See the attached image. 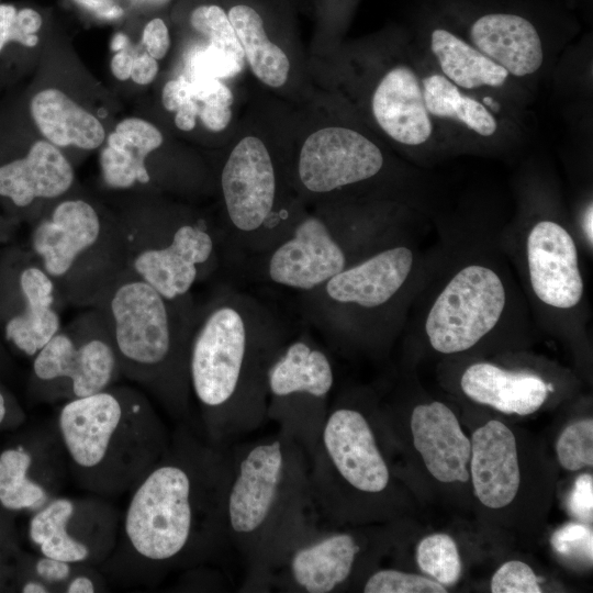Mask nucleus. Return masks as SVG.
I'll return each instance as SVG.
<instances>
[{
  "label": "nucleus",
  "mask_w": 593,
  "mask_h": 593,
  "mask_svg": "<svg viewBox=\"0 0 593 593\" xmlns=\"http://www.w3.org/2000/svg\"><path fill=\"white\" fill-rule=\"evenodd\" d=\"M74 184L72 165L46 139L33 143L22 156L0 163V201L7 205V216L18 223H33Z\"/></svg>",
  "instance_id": "nucleus-19"
},
{
  "label": "nucleus",
  "mask_w": 593,
  "mask_h": 593,
  "mask_svg": "<svg viewBox=\"0 0 593 593\" xmlns=\"http://www.w3.org/2000/svg\"><path fill=\"white\" fill-rule=\"evenodd\" d=\"M19 225L16 221L0 214V244H10Z\"/></svg>",
  "instance_id": "nucleus-51"
},
{
  "label": "nucleus",
  "mask_w": 593,
  "mask_h": 593,
  "mask_svg": "<svg viewBox=\"0 0 593 593\" xmlns=\"http://www.w3.org/2000/svg\"><path fill=\"white\" fill-rule=\"evenodd\" d=\"M56 436L76 483L102 496L130 492L171 439L150 400L118 384L64 402Z\"/></svg>",
  "instance_id": "nucleus-4"
},
{
  "label": "nucleus",
  "mask_w": 593,
  "mask_h": 593,
  "mask_svg": "<svg viewBox=\"0 0 593 593\" xmlns=\"http://www.w3.org/2000/svg\"><path fill=\"white\" fill-rule=\"evenodd\" d=\"M284 337L247 295L223 291L198 307L188 354L191 399L204 439L228 446L267 419V370Z\"/></svg>",
  "instance_id": "nucleus-2"
},
{
  "label": "nucleus",
  "mask_w": 593,
  "mask_h": 593,
  "mask_svg": "<svg viewBox=\"0 0 593 593\" xmlns=\"http://www.w3.org/2000/svg\"><path fill=\"white\" fill-rule=\"evenodd\" d=\"M592 222H593V208H592V203H590V205L586 208L584 212L582 226H583V232L586 237V240L588 243H590L591 246L593 243V223Z\"/></svg>",
  "instance_id": "nucleus-54"
},
{
  "label": "nucleus",
  "mask_w": 593,
  "mask_h": 593,
  "mask_svg": "<svg viewBox=\"0 0 593 593\" xmlns=\"http://www.w3.org/2000/svg\"><path fill=\"white\" fill-rule=\"evenodd\" d=\"M192 98L191 81L184 76H179L167 81L163 88L161 102L169 112H176L183 103Z\"/></svg>",
  "instance_id": "nucleus-44"
},
{
  "label": "nucleus",
  "mask_w": 593,
  "mask_h": 593,
  "mask_svg": "<svg viewBox=\"0 0 593 593\" xmlns=\"http://www.w3.org/2000/svg\"><path fill=\"white\" fill-rule=\"evenodd\" d=\"M507 298L504 280L492 267L469 264L460 268L426 314L429 345L446 355L474 347L501 322Z\"/></svg>",
  "instance_id": "nucleus-12"
},
{
  "label": "nucleus",
  "mask_w": 593,
  "mask_h": 593,
  "mask_svg": "<svg viewBox=\"0 0 593 593\" xmlns=\"http://www.w3.org/2000/svg\"><path fill=\"white\" fill-rule=\"evenodd\" d=\"M15 403L11 395L0 385V426L10 414H13Z\"/></svg>",
  "instance_id": "nucleus-52"
},
{
  "label": "nucleus",
  "mask_w": 593,
  "mask_h": 593,
  "mask_svg": "<svg viewBox=\"0 0 593 593\" xmlns=\"http://www.w3.org/2000/svg\"><path fill=\"white\" fill-rule=\"evenodd\" d=\"M430 47L443 72L456 86L466 89L500 87L508 76L502 66L446 30L437 29L432 33Z\"/></svg>",
  "instance_id": "nucleus-30"
},
{
  "label": "nucleus",
  "mask_w": 593,
  "mask_h": 593,
  "mask_svg": "<svg viewBox=\"0 0 593 593\" xmlns=\"http://www.w3.org/2000/svg\"><path fill=\"white\" fill-rule=\"evenodd\" d=\"M227 549L240 559V592H265L269 572L310 530L321 525L309 479V458L287 433L227 446L222 495Z\"/></svg>",
  "instance_id": "nucleus-3"
},
{
  "label": "nucleus",
  "mask_w": 593,
  "mask_h": 593,
  "mask_svg": "<svg viewBox=\"0 0 593 593\" xmlns=\"http://www.w3.org/2000/svg\"><path fill=\"white\" fill-rule=\"evenodd\" d=\"M200 105L199 102L194 99L189 100L183 103L177 111L175 115L176 126L184 132H189L194 128L197 118L199 116Z\"/></svg>",
  "instance_id": "nucleus-48"
},
{
  "label": "nucleus",
  "mask_w": 593,
  "mask_h": 593,
  "mask_svg": "<svg viewBox=\"0 0 593 593\" xmlns=\"http://www.w3.org/2000/svg\"><path fill=\"white\" fill-rule=\"evenodd\" d=\"M344 233L320 215H303L267 254L266 275L281 287L311 292L351 264Z\"/></svg>",
  "instance_id": "nucleus-17"
},
{
  "label": "nucleus",
  "mask_w": 593,
  "mask_h": 593,
  "mask_svg": "<svg viewBox=\"0 0 593 593\" xmlns=\"http://www.w3.org/2000/svg\"><path fill=\"white\" fill-rule=\"evenodd\" d=\"M470 35L482 54L514 76L533 74L542 64L540 37L535 26L519 15H483L473 23Z\"/></svg>",
  "instance_id": "nucleus-26"
},
{
  "label": "nucleus",
  "mask_w": 593,
  "mask_h": 593,
  "mask_svg": "<svg viewBox=\"0 0 593 593\" xmlns=\"http://www.w3.org/2000/svg\"><path fill=\"white\" fill-rule=\"evenodd\" d=\"M23 593H48L53 592L52 589L43 581L33 578L24 582L21 588Z\"/></svg>",
  "instance_id": "nucleus-53"
},
{
  "label": "nucleus",
  "mask_w": 593,
  "mask_h": 593,
  "mask_svg": "<svg viewBox=\"0 0 593 593\" xmlns=\"http://www.w3.org/2000/svg\"><path fill=\"white\" fill-rule=\"evenodd\" d=\"M90 12L102 18H118L123 13L112 0H74Z\"/></svg>",
  "instance_id": "nucleus-49"
},
{
  "label": "nucleus",
  "mask_w": 593,
  "mask_h": 593,
  "mask_svg": "<svg viewBox=\"0 0 593 593\" xmlns=\"http://www.w3.org/2000/svg\"><path fill=\"white\" fill-rule=\"evenodd\" d=\"M371 109L379 126L401 144L419 145L432 135L423 90L409 67H394L382 77L373 92Z\"/></svg>",
  "instance_id": "nucleus-24"
},
{
  "label": "nucleus",
  "mask_w": 593,
  "mask_h": 593,
  "mask_svg": "<svg viewBox=\"0 0 593 593\" xmlns=\"http://www.w3.org/2000/svg\"><path fill=\"white\" fill-rule=\"evenodd\" d=\"M220 187L228 234L251 251L268 253L301 219L278 208L276 168L256 136H245L233 147L222 167Z\"/></svg>",
  "instance_id": "nucleus-10"
},
{
  "label": "nucleus",
  "mask_w": 593,
  "mask_h": 593,
  "mask_svg": "<svg viewBox=\"0 0 593 593\" xmlns=\"http://www.w3.org/2000/svg\"><path fill=\"white\" fill-rule=\"evenodd\" d=\"M79 566L67 561L40 555L34 562L35 578L53 589H64Z\"/></svg>",
  "instance_id": "nucleus-41"
},
{
  "label": "nucleus",
  "mask_w": 593,
  "mask_h": 593,
  "mask_svg": "<svg viewBox=\"0 0 593 593\" xmlns=\"http://www.w3.org/2000/svg\"><path fill=\"white\" fill-rule=\"evenodd\" d=\"M362 542L350 530L323 524L299 539L268 574L265 592L333 593L356 573Z\"/></svg>",
  "instance_id": "nucleus-16"
},
{
  "label": "nucleus",
  "mask_w": 593,
  "mask_h": 593,
  "mask_svg": "<svg viewBox=\"0 0 593 593\" xmlns=\"http://www.w3.org/2000/svg\"><path fill=\"white\" fill-rule=\"evenodd\" d=\"M571 514L582 523L593 519V477L584 473L579 475L573 484L568 500Z\"/></svg>",
  "instance_id": "nucleus-42"
},
{
  "label": "nucleus",
  "mask_w": 593,
  "mask_h": 593,
  "mask_svg": "<svg viewBox=\"0 0 593 593\" xmlns=\"http://www.w3.org/2000/svg\"><path fill=\"white\" fill-rule=\"evenodd\" d=\"M30 225L26 247L64 304L94 307L128 268L118 216L87 198L68 193Z\"/></svg>",
  "instance_id": "nucleus-7"
},
{
  "label": "nucleus",
  "mask_w": 593,
  "mask_h": 593,
  "mask_svg": "<svg viewBox=\"0 0 593 593\" xmlns=\"http://www.w3.org/2000/svg\"><path fill=\"white\" fill-rule=\"evenodd\" d=\"M267 419L312 454L321 434L335 374L326 353L302 336L284 342L267 370Z\"/></svg>",
  "instance_id": "nucleus-11"
},
{
  "label": "nucleus",
  "mask_w": 593,
  "mask_h": 593,
  "mask_svg": "<svg viewBox=\"0 0 593 593\" xmlns=\"http://www.w3.org/2000/svg\"><path fill=\"white\" fill-rule=\"evenodd\" d=\"M482 101H483V103H485L486 105H489V107L493 108L495 111H497L499 105H497V103H496L492 98L485 97V98H483Z\"/></svg>",
  "instance_id": "nucleus-56"
},
{
  "label": "nucleus",
  "mask_w": 593,
  "mask_h": 593,
  "mask_svg": "<svg viewBox=\"0 0 593 593\" xmlns=\"http://www.w3.org/2000/svg\"><path fill=\"white\" fill-rule=\"evenodd\" d=\"M94 307L107 322L121 376L176 418H188V354L198 310L192 295L168 299L127 268Z\"/></svg>",
  "instance_id": "nucleus-5"
},
{
  "label": "nucleus",
  "mask_w": 593,
  "mask_h": 593,
  "mask_svg": "<svg viewBox=\"0 0 593 593\" xmlns=\"http://www.w3.org/2000/svg\"><path fill=\"white\" fill-rule=\"evenodd\" d=\"M120 522L116 510L103 500L55 496L33 513L29 538L40 555L92 567L112 555Z\"/></svg>",
  "instance_id": "nucleus-15"
},
{
  "label": "nucleus",
  "mask_w": 593,
  "mask_h": 593,
  "mask_svg": "<svg viewBox=\"0 0 593 593\" xmlns=\"http://www.w3.org/2000/svg\"><path fill=\"white\" fill-rule=\"evenodd\" d=\"M5 361H7V354L4 351V347H3V344H2V338L0 336V369L4 367Z\"/></svg>",
  "instance_id": "nucleus-55"
},
{
  "label": "nucleus",
  "mask_w": 593,
  "mask_h": 593,
  "mask_svg": "<svg viewBox=\"0 0 593 593\" xmlns=\"http://www.w3.org/2000/svg\"><path fill=\"white\" fill-rule=\"evenodd\" d=\"M192 66L194 76L214 78L234 76L243 68L233 57L211 46L194 56Z\"/></svg>",
  "instance_id": "nucleus-39"
},
{
  "label": "nucleus",
  "mask_w": 593,
  "mask_h": 593,
  "mask_svg": "<svg viewBox=\"0 0 593 593\" xmlns=\"http://www.w3.org/2000/svg\"><path fill=\"white\" fill-rule=\"evenodd\" d=\"M383 155L362 134L347 127H322L305 138L298 160L296 178L312 194H327L368 180L380 172Z\"/></svg>",
  "instance_id": "nucleus-18"
},
{
  "label": "nucleus",
  "mask_w": 593,
  "mask_h": 593,
  "mask_svg": "<svg viewBox=\"0 0 593 593\" xmlns=\"http://www.w3.org/2000/svg\"><path fill=\"white\" fill-rule=\"evenodd\" d=\"M529 283L537 299L553 309L577 306L584 291L579 254L572 235L559 223L534 224L526 239Z\"/></svg>",
  "instance_id": "nucleus-20"
},
{
  "label": "nucleus",
  "mask_w": 593,
  "mask_h": 593,
  "mask_svg": "<svg viewBox=\"0 0 593 593\" xmlns=\"http://www.w3.org/2000/svg\"><path fill=\"white\" fill-rule=\"evenodd\" d=\"M87 566H79L64 586L66 593H93L100 591L99 581L92 572L85 571Z\"/></svg>",
  "instance_id": "nucleus-47"
},
{
  "label": "nucleus",
  "mask_w": 593,
  "mask_h": 593,
  "mask_svg": "<svg viewBox=\"0 0 593 593\" xmlns=\"http://www.w3.org/2000/svg\"><path fill=\"white\" fill-rule=\"evenodd\" d=\"M118 219L128 268L166 298L191 294L215 269L220 237L203 219L152 203L133 205Z\"/></svg>",
  "instance_id": "nucleus-8"
},
{
  "label": "nucleus",
  "mask_w": 593,
  "mask_h": 593,
  "mask_svg": "<svg viewBox=\"0 0 593 593\" xmlns=\"http://www.w3.org/2000/svg\"><path fill=\"white\" fill-rule=\"evenodd\" d=\"M470 477L474 494L488 508H503L516 496L521 472L516 438L502 422L492 419L471 437Z\"/></svg>",
  "instance_id": "nucleus-23"
},
{
  "label": "nucleus",
  "mask_w": 593,
  "mask_h": 593,
  "mask_svg": "<svg viewBox=\"0 0 593 593\" xmlns=\"http://www.w3.org/2000/svg\"><path fill=\"white\" fill-rule=\"evenodd\" d=\"M192 27L208 37L209 46L233 57L244 66V52L228 20L227 13L219 5H200L190 16Z\"/></svg>",
  "instance_id": "nucleus-33"
},
{
  "label": "nucleus",
  "mask_w": 593,
  "mask_h": 593,
  "mask_svg": "<svg viewBox=\"0 0 593 593\" xmlns=\"http://www.w3.org/2000/svg\"><path fill=\"white\" fill-rule=\"evenodd\" d=\"M562 468L577 471L593 466V421L586 418L567 426L556 445Z\"/></svg>",
  "instance_id": "nucleus-34"
},
{
  "label": "nucleus",
  "mask_w": 593,
  "mask_h": 593,
  "mask_svg": "<svg viewBox=\"0 0 593 593\" xmlns=\"http://www.w3.org/2000/svg\"><path fill=\"white\" fill-rule=\"evenodd\" d=\"M227 16L253 74L271 88L283 86L290 61L281 47L268 38L259 13L249 5L237 4L230 9Z\"/></svg>",
  "instance_id": "nucleus-29"
},
{
  "label": "nucleus",
  "mask_w": 593,
  "mask_h": 593,
  "mask_svg": "<svg viewBox=\"0 0 593 593\" xmlns=\"http://www.w3.org/2000/svg\"><path fill=\"white\" fill-rule=\"evenodd\" d=\"M492 593H540L539 580L533 569L519 560L502 564L491 580Z\"/></svg>",
  "instance_id": "nucleus-38"
},
{
  "label": "nucleus",
  "mask_w": 593,
  "mask_h": 593,
  "mask_svg": "<svg viewBox=\"0 0 593 593\" xmlns=\"http://www.w3.org/2000/svg\"><path fill=\"white\" fill-rule=\"evenodd\" d=\"M134 55L123 48L119 51L111 59V71L119 80H127L131 77Z\"/></svg>",
  "instance_id": "nucleus-50"
},
{
  "label": "nucleus",
  "mask_w": 593,
  "mask_h": 593,
  "mask_svg": "<svg viewBox=\"0 0 593 593\" xmlns=\"http://www.w3.org/2000/svg\"><path fill=\"white\" fill-rule=\"evenodd\" d=\"M414 253L404 245L385 246L354 261L314 291L310 311L332 333L355 313H372L392 303L414 268Z\"/></svg>",
  "instance_id": "nucleus-14"
},
{
  "label": "nucleus",
  "mask_w": 593,
  "mask_h": 593,
  "mask_svg": "<svg viewBox=\"0 0 593 593\" xmlns=\"http://www.w3.org/2000/svg\"><path fill=\"white\" fill-rule=\"evenodd\" d=\"M191 81L192 98L208 105L231 107L234 96L219 78L194 76Z\"/></svg>",
  "instance_id": "nucleus-40"
},
{
  "label": "nucleus",
  "mask_w": 593,
  "mask_h": 593,
  "mask_svg": "<svg viewBox=\"0 0 593 593\" xmlns=\"http://www.w3.org/2000/svg\"><path fill=\"white\" fill-rule=\"evenodd\" d=\"M423 97L428 113L458 120L482 136L496 131V121L475 99L463 96L458 87L443 75H432L423 80Z\"/></svg>",
  "instance_id": "nucleus-31"
},
{
  "label": "nucleus",
  "mask_w": 593,
  "mask_h": 593,
  "mask_svg": "<svg viewBox=\"0 0 593 593\" xmlns=\"http://www.w3.org/2000/svg\"><path fill=\"white\" fill-rule=\"evenodd\" d=\"M410 430L414 448L437 481L469 480L471 440L446 404L434 401L416 405L410 416Z\"/></svg>",
  "instance_id": "nucleus-22"
},
{
  "label": "nucleus",
  "mask_w": 593,
  "mask_h": 593,
  "mask_svg": "<svg viewBox=\"0 0 593 593\" xmlns=\"http://www.w3.org/2000/svg\"><path fill=\"white\" fill-rule=\"evenodd\" d=\"M553 550L570 560L592 563L593 533L582 523H569L557 529L550 539Z\"/></svg>",
  "instance_id": "nucleus-37"
},
{
  "label": "nucleus",
  "mask_w": 593,
  "mask_h": 593,
  "mask_svg": "<svg viewBox=\"0 0 593 593\" xmlns=\"http://www.w3.org/2000/svg\"><path fill=\"white\" fill-rule=\"evenodd\" d=\"M158 74L157 59L152 57L147 52L134 56V61L131 71V79L141 86H145L154 81Z\"/></svg>",
  "instance_id": "nucleus-46"
},
{
  "label": "nucleus",
  "mask_w": 593,
  "mask_h": 593,
  "mask_svg": "<svg viewBox=\"0 0 593 593\" xmlns=\"http://www.w3.org/2000/svg\"><path fill=\"white\" fill-rule=\"evenodd\" d=\"M163 142L161 132L150 122L138 118L121 121L107 137L100 153L104 183L118 190L150 184L146 160Z\"/></svg>",
  "instance_id": "nucleus-27"
},
{
  "label": "nucleus",
  "mask_w": 593,
  "mask_h": 593,
  "mask_svg": "<svg viewBox=\"0 0 593 593\" xmlns=\"http://www.w3.org/2000/svg\"><path fill=\"white\" fill-rule=\"evenodd\" d=\"M64 304L32 251L9 245L0 253V336L33 358L61 327Z\"/></svg>",
  "instance_id": "nucleus-13"
},
{
  "label": "nucleus",
  "mask_w": 593,
  "mask_h": 593,
  "mask_svg": "<svg viewBox=\"0 0 593 593\" xmlns=\"http://www.w3.org/2000/svg\"><path fill=\"white\" fill-rule=\"evenodd\" d=\"M313 505L328 527L385 517L392 512V474L371 419L342 400L329 405L309 456Z\"/></svg>",
  "instance_id": "nucleus-6"
},
{
  "label": "nucleus",
  "mask_w": 593,
  "mask_h": 593,
  "mask_svg": "<svg viewBox=\"0 0 593 593\" xmlns=\"http://www.w3.org/2000/svg\"><path fill=\"white\" fill-rule=\"evenodd\" d=\"M199 118L203 125L211 132L225 130L232 120L231 107L208 105L200 107Z\"/></svg>",
  "instance_id": "nucleus-45"
},
{
  "label": "nucleus",
  "mask_w": 593,
  "mask_h": 593,
  "mask_svg": "<svg viewBox=\"0 0 593 593\" xmlns=\"http://www.w3.org/2000/svg\"><path fill=\"white\" fill-rule=\"evenodd\" d=\"M460 387L474 402L517 415L538 411L551 390V385L535 373L505 370L490 362L469 366L462 373Z\"/></svg>",
  "instance_id": "nucleus-25"
},
{
  "label": "nucleus",
  "mask_w": 593,
  "mask_h": 593,
  "mask_svg": "<svg viewBox=\"0 0 593 593\" xmlns=\"http://www.w3.org/2000/svg\"><path fill=\"white\" fill-rule=\"evenodd\" d=\"M120 377L107 322L89 307L61 325L32 358L30 388L41 401L67 402L103 391Z\"/></svg>",
  "instance_id": "nucleus-9"
},
{
  "label": "nucleus",
  "mask_w": 593,
  "mask_h": 593,
  "mask_svg": "<svg viewBox=\"0 0 593 593\" xmlns=\"http://www.w3.org/2000/svg\"><path fill=\"white\" fill-rule=\"evenodd\" d=\"M42 22V16L33 9L18 11L11 4H0V52L9 42L34 47Z\"/></svg>",
  "instance_id": "nucleus-36"
},
{
  "label": "nucleus",
  "mask_w": 593,
  "mask_h": 593,
  "mask_svg": "<svg viewBox=\"0 0 593 593\" xmlns=\"http://www.w3.org/2000/svg\"><path fill=\"white\" fill-rule=\"evenodd\" d=\"M30 111L45 139L59 149L92 150L105 141L101 122L59 89L38 91L31 100Z\"/></svg>",
  "instance_id": "nucleus-28"
},
{
  "label": "nucleus",
  "mask_w": 593,
  "mask_h": 593,
  "mask_svg": "<svg viewBox=\"0 0 593 593\" xmlns=\"http://www.w3.org/2000/svg\"><path fill=\"white\" fill-rule=\"evenodd\" d=\"M66 470L56 434L36 452L22 446L4 449L0 454V504L10 511L36 512L57 496Z\"/></svg>",
  "instance_id": "nucleus-21"
},
{
  "label": "nucleus",
  "mask_w": 593,
  "mask_h": 593,
  "mask_svg": "<svg viewBox=\"0 0 593 593\" xmlns=\"http://www.w3.org/2000/svg\"><path fill=\"white\" fill-rule=\"evenodd\" d=\"M365 593H446L444 585L426 577L396 569H378L362 586Z\"/></svg>",
  "instance_id": "nucleus-35"
},
{
  "label": "nucleus",
  "mask_w": 593,
  "mask_h": 593,
  "mask_svg": "<svg viewBox=\"0 0 593 593\" xmlns=\"http://www.w3.org/2000/svg\"><path fill=\"white\" fill-rule=\"evenodd\" d=\"M421 570L444 586L454 585L461 573V561L455 540L446 534H432L416 549Z\"/></svg>",
  "instance_id": "nucleus-32"
},
{
  "label": "nucleus",
  "mask_w": 593,
  "mask_h": 593,
  "mask_svg": "<svg viewBox=\"0 0 593 593\" xmlns=\"http://www.w3.org/2000/svg\"><path fill=\"white\" fill-rule=\"evenodd\" d=\"M146 52L155 59L166 56L170 47L168 29L161 19L150 20L144 27L142 36Z\"/></svg>",
  "instance_id": "nucleus-43"
},
{
  "label": "nucleus",
  "mask_w": 593,
  "mask_h": 593,
  "mask_svg": "<svg viewBox=\"0 0 593 593\" xmlns=\"http://www.w3.org/2000/svg\"><path fill=\"white\" fill-rule=\"evenodd\" d=\"M227 446L186 425L160 460L130 491L116 546L105 562L145 580L206 562L227 549L222 495Z\"/></svg>",
  "instance_id": "nucleus-1"
}]
</instances>
